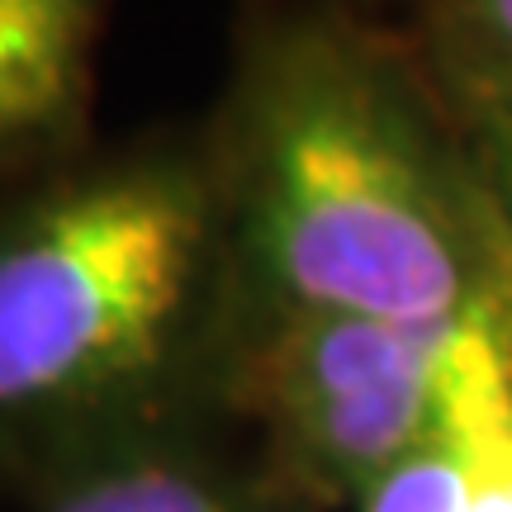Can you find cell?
I'll return each instance as SVG.
<instances>
[{
  "instance_id": "obj_1",
  "label": "cell",
  "mask_w": 512,
  "mask_h": 512,
  "mask_svg": "<svg viewBox=\"0 0 512 512\" xmlns=\"http://www.w3.org/2000/svg\"><path fill=\"white\" fill-rule=\"evenodd\" d=\"M204 157L233 304L422 328L489 304V214L451 114L361 29H256Z\"/></svg>"
},
{
  "instance_id": "obj_7",
  "label": "cell",
  "mask_w": 512,
  "mask_h": 512,
  "mask_svg": "<svg viewBox=\"0 0 512 512\" xmlns=\"http://www.w3.org/2000/svg\"><path fill=\"white\" fill-rule=\"evenodd\" d=\"M432 86L451 114V128L484 204L512 228V76L432 72Z\"/></svg>"
},
{
  "instance_id": "obj_9",
  "label": "cell",
  "mask_w": 512,
  "mask_h": 512,
  "mask_svg": "<svg viewBox=\"0 0 512 512\" xmlns=\"http://www.w3.org/2000/svg\"><path fill=\"white\" fill-rule=\"evenodd\" d=\"M484 214H489V304L484 313H489L503 351L512 356V228L489 204H484Z\"/></svg>"
},
{
  "instance_id": "obj_6",
  "label": "cell",
  "mask_w": 512,
  "mask_h": 512,
  "mask_svg": "<svg viewBox=\"0 0 512 512\" xmlns=\"http://www.w3.org/2000/svg\"><path fill=\"white\" fill-rule=\"evenodd\" d=\"M105 0H0V166L81 119Z\"/></svg>"
},
{
  "instance_id": "obj_5",
  "label": "cell",
  "mask_w": 512,
  "mask_h": 512,
  "mask_svg": "<svg viewBox=\"0 0 512 512\" xmlns=\"http://www.w3.org/2000/svg\"><path fill=\"white\" fill-rule=\"evenodd\" d=\"M361 512H512V356L489 313L460 323L437 418L370 484Z\"/></svg>"
},
{
  "instance_id": "obj_2",
  "label": "cell",
  "mask_w": 512,
  "mask_h": 512,
  "mask_svg": "<svg viewBox=\"0 0 512 512\" xmlns=\"http://www.w3.org/2000/svg\"><path fill=\"white\" fill-rule=\"evenodd\" d=\"M228 313L209 157L143 147L0 214V465L24 484L133 427L209 408Z\"/></svg>"
},
{
  "instance_id": "obj_8",
  "label": "cell",
  "mask_w": 512,
  "mask_h": 512,
  "mask_svg": "<svg viewBox=\"0 0 512 512\" xmlns=\"http://www.w3.org/2000/svg\"><path fill=\"white\" fill-rule=\"evenodd\" d=\"M432 72L512 76V0H427Z\"/></svg>"
},
{
  "instance_id": "obj_3",
  "label": "cell",
  "mask_w": 512,
  "mask_h": 512,
  "mask_svg": "<svg viewBox=\"0 0 512 512\" xmlns=\"http://www.w3.org/2000/svg\"><path fill=\"white\" fill-rule=\"evenodd\" d=\"M456 332L228 299L204 399L304 508L351 512L427 437Z\"/></svg>"
},
{
  "instance_id": "obj_4",
  "label": "cell",
  "mask_w": 512,
  "mask_h": 512,
  "mask_svg": "<svg viewBox=\"0 0 512 512\" xmlns=\"http://www.w3.org/2000/svg\"><path fill=\"white\" fill-rule=\"evenodd\" d=\"M214 408L95 441L29 479V512H313Z\"/></svg>"
}]
</instances>
